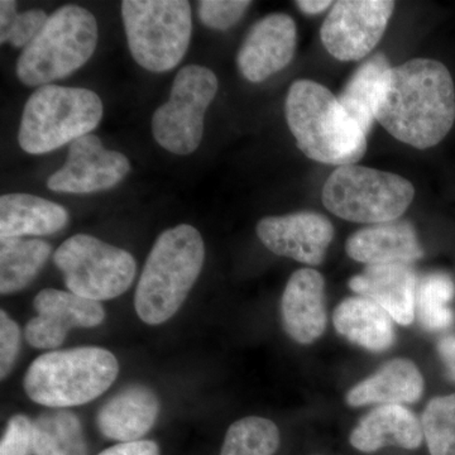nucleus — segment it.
I'll list each match as a JSON object with an SVG mask.
<instances>
[{"instance_id": "f257e3e1", "label": "nucleus", "mask_w": 455, "mask_h": 455, "mask_svg": "<svg viewBox=\"0 0 455 455\" xmlns=\"http://www.w3.org/2000/svg\"><path fill=\"white\" fill-rule=\"evenodd\" d=\"M374 119L394 139L419 149L439 145L455 121V88L447 66L412 59L391 68L374 92Z\"/></svg>"}, {"instance_id": "f03ea898", "label": "nucleus", "mask_w": 455, "mask_h": 455, "mask_svg": "<svg viewBox=\"0 0 455 455\" xmlns=\"http://www.w3.org/2000/svg\"><path fill=\"white\" fill-rule=\"evenodd\" d=\"M284 112L299 148L310 160L340 167L357 164L367 152L366 134L322 84L293 83Z\"/></svg>"}, {"instance_id": "7ed1b4c3", "label": "nucleus", "mask_w": 455, "mask_h": 455, "mask_svg": "<svg viewBox=\"0 0 455 455\" xmlns=\"http://www.w3.org/2000/svg\"><path fill=\"white\" fill-rule=\"evenodd\" d=\"M205 259V244L196 228L164 230L147 257L134 295L140 320L163 324L178 313L196 284Z\"/></svg>"}, {"instance_id": "20e7f679", "label": "nucleus", "mask_w": 455, "mask_h": 455, "mask_svg": "<svg viewBox=\"0 0 455 455\" xmlns=\"http://www.w3.org/2000/svg\"><path fill=\"white\" fill-rule=\"evenodd\" d=\"M119 364L112 352L99 347L53 350L36 358L25 374L26 394L52 409L79 406L113 385Z\"/></svg>"}, {"instance_id": "39448f33", "label": "nucleus", "mask_w": 455, "mask_h": 455, "mask_svg": "<svg viewBox=\"0 0 455 455\" xmlns=\"http://www.w3.org/2000/svg\"><path fill=\"white\" fill-rule=\"evenodd\" d=\"M103 103L89 89L44 85L27 100L18 142L31 155L49 154L94 131Z\"/></svg>"}, {"instance_id": "423d86ee", "label": "nucleus", "mask_w": 455, "mask_h": 455, "mask_svg": "<svg viewBox=\"0 0 455 455\" xmlns=\"http://www.w3.org/2000/svg\"><path fill=\"white\" fill-rule=\"evenodd\" d=\"M97 44L98 23L88 9L59 8L18 59V79L40 88L64 79L89 61Z\"/></svg>"}, {"instance_id": "0eeeda50", "label": "nucleus", "mask_w": 455, "mask_h": 455, "mask_svg": "<svg viewBox=\"0 0 455 455\" xmlns=\"http://www.w3.org/2000/svg\"><path fill=\"white\" fill-rule=\"evenodd\" d=\"M414 196V185L403 176L357 164L335 169L322 191L335 217L373 226L403 217Z\"/></svg>"}, {"instance_id": "6e6552de", "label": "nucleus", "mask_w": 455, "mask_h": 455, "mask_svg": "<svg viewBox=\"0 0 455 455\" xmlns=\"http://www.w3.org/2000/svg\"><path fill=\"white\" fill-rule=\"evenodd\" d=\"M122 17L132 56L143 68L164 73L184 59L193 32L190 3L124 0Z\"/></svg>"}, {"instance_id": "1a4fd4ad", "label": "nucleus", "mask_w": 455, "mask_h": 455, "mask_svg": "<svg viewBox=\"0 0 455 455\" xmlns=\"http://www.w3.org/2000/svg\"><path fill=\"white\" fill-rule=\"evenodd\" d=\"M53 263L64 275L66 287L89 300L118 298L136 277V260L130 252L88 235L66 239L53 254Z\"/></svg>"}, {"instance_id": "9d476101", "label": "nucleus", "mask_w": 455, "mask_h": 455, "mask_svg": "<svg viewBox=\"0 0 455 455\" xmlns=\"http://www.w3.org/2000/svg\"><path fill=\"white\" fill-rule=\"evenodd\" d=\"M217 75L204 66L182 68L173 80L170 99L152 118L156 142L171 154H193L204 134L206 110L217 95Z\"/></svg>"}, {"instance_id": "9b49d317", "label": "nucleus", "mask_w": 455, "mask_h": 455, "mask_svg": "<svg viewBox=\"0 0 455 455\" xmlns=\"http://www.w3.org/2000/svg\"><path fill=\"white\" fill-rule=\"evenodd\" d=\"M395 5L390 0L335 2L320 29L325 50L339 61L370 55L381 41Z\"/></svg>"}, {"instance_id": "f8f14e48", "label": "nucleus", "mask_w": 455, "mask_h": 455, "mask_svg": "<svg viewBox=\"0 0 455 455\" xmlns=\"http://www.w3.org/2000/svg\"><path fill=\"white\" fill-rule=\"evenodd\" d=\"M130 171L127 156L104 148L97 136L86 134L70 143L64 167L50 176L47 188L56 193H98L116 187Z\"/></svg>"}, {"instance_id": "ddd939ff", "label": "nucleus", "mask_w": 455, "mask_h": 455, "mask_svg": "<svg viewBox=\"0 0 455 455\" xmlns=\"http://www.w3.org/2000/svg\"><path fill=\"white\" fill-rule=\"evenodd\" d=\"M33 307L37 316L27 323L26 340L37 349H56L73 328H95L106 319L100 302L89 300L71 291L42 290Z\"/></svg>"}, {"instance_id": "4468645a", "label": "nucleus", "mask_w": 455, "mask_h": 455, "mask_svg": "<svg viewBox=\"0 0 455 455\" xmlns=\"http://www.w3.org/2000/svg\"><path fill=\"white\" fill-rule=\"evenodd\" d=\"M256 232L272 253L309 266L324 262L334 238L331 221L315 212L263 218L257 224Z\"/></svg>"}, {"instance_id": "2eb2a0df", "label": "nucleus", "mask_w": 455, "mask_h": 455, "mask_svg": "<svg viewBox=\"0 0 455 455\" xmlns=\"http://www.w3.org/2000/svg\"><path fill=\"white\" fill-rule=\"evenodd\" d=\"M296 44L295 20L289 14H268L248 32L236 55V65L248 82H265L292 61Z\"/></svg>"}, {"instance_id": "dca6fc26", "label": "nucleus", "mask_w": 455, "mask_h": 455, "mask_svg": "<svg viewBox=\"0 0 455 455\" xmlns=\"http://www.w3.org/2000/svg\"><path fill=\"white\" fill-rule=\"evenodd\" d=\"M286 333L300 344H311L324 334L328 324L325 280L313 268H301L287 281L281 300Z\"/></svg>"}, {"instance_id": "f3484780", "label": "nucleus", "mask_w": 455, "mask_h": 455, "mask_svg": "<svg viewBox=\"0 0 455 455\" xmlns=\"http://www.w3.org/2000/svg\"><path fill=\"white\" fill-rule=\"evenodd\" d=\"M418 281L411 265L386 263L368 266L350 278L349 287L362 298L381 305L397 324L410 325L415 319Z\"/></svg>"}, {"instance_id": "a211bd4d", "label": "nucleus", "mask_w": 455, "mask_h": 455, "mask_svg": "<svg viewBox=\"0 0 455 455\" xmlns=\"http://www.w3.org/2000/svg\"><path fill=\"white\" fill-rule=\"evenodd\" d=\"M160 414V401L146 386L122 388L101 406L97 416L100 433L116 442H136L154 427Z\"/></svg>"}, {"instance_id": "6ab92c4d", "label": "nucleus", "mask_w": 455, "mask_h": 455, "mask_svg": "<svg viewBox=\"0 0 455 455\" xmlns=\"http://www.w3.org/2000/svg\"><path fill=\"white\" fill-rule=\"evenodd\" d=\"M347 254L367 266L407 263L423 257L414 226L407 220L374 224L353 233L346 243Z\"/></svg>"}, {"instance_id": "aec40b11", "label": "nucleus", "mask_w": 455, "mask_h": 455, "mask_svg": "<svg viewBox=\"0 0 455 455\" xmlns=\"http://www.w3.org/2000/svg\"><path fill=\"white\" fill-rule=\"evenodd\" d=\"M424 440L421 421L403 405L376 407L359 420L350 433L353 448L363 453H374L386 447L412 451Z\"/></svg>"}, {"instance_id": "412c9836", "label": "nucleus", "mask_w": 455, "mask_h": 455, "mask_svg": "<svg viewBox=\"0 0 455 455\" xmlns=\"http://www.w3.org/2000/svg\"><path fill=\"white\" fill-rule=\"evenodd\" d=\"M423 392V374L414 362L397 358L350 388L347 403L352 407L405 405L420 400Z\"/></svg>"}, {"instance_id": "4be33fe9", "label": "nucleus", "mask_w": 455, "mask_h": 455, "mask_svg": "<svg viewBox=\"0 0 455 455\" xmlns=\"http://www.w3.org/2000/svg\"><path fill=\"white\" fill-rule=\"evenodd\" d=\"M395 320L381 305L367 298H348L335 307V331L370 352H385L396 340Z\"/></svg>"}, {"instance_id": "5701e85b", "label": "nucleus", "mask_w": 455, "mask_h": 455, "mask_svg": "<svg viewBox=\"0 0 455 455\" xmlns=\"http://www.w3.org/2000/svg\"><path fill=\"white\" fill-rule=\"evenodd\" d=\"M64 206L29 194L0 197V239L26 235H51L68 224Z\"/></svg>"}, {"instance_id": "b1692460", "label": "nucleus", "mask_w": 455, "mask_h": 455, "mask_svg": "<svg viewBox=\"0 0 455 455\" xmlns=\"http://www.w3.org/2000/svg\"><path fill=\"white\" fill-rule=\"evenodd\" d=\"M51 254L41 239H0V292L9 295L25 289L40 274Z\"/></svg>"}, {"instance_id": "393cba45", "label": "nucleus", "mask_w": 455, "mask_h": 455, "mask_svg": "<svg viewBox=\"0 0 455 455\" xmlns=\"http://www.w3.org/2000/svg\"><path fill=\"white\" fill-rule=\"evenodd\" d=\"M33 455H88L79 418L68 410H52L33 421Z\"/></svg>"}, {"instance_id": "a878e982", "label": "nucleus", "mask_w": 455, "mask_h": 455, "mask_svg": "<svg viewBox=\"0 0 455 455\" xmlns=\"http://www.w3.org/2000/svg\"><path fill=\"white\" fill-rule=\"evenodd\" d=\"M390 68V62L386 56L377 53L355 70L338 97L341 106L357 122L366 136L376 121L373 113L374 92L383 75Z\"/></svg>"}, {"instance_id": "bb28decb", "label": "nucleus", "mask_w": 455, "mask_h": 455, "mask_svg": "<svg viewBox=\"0 0 455 455\" xmlns=\"http://www.w3.org/2000/svg\"><path fill=\"white\" fill-rule=\"evenodd\" d=\"M455 296L453 278L443 272L425 275L418 281L415 296V316L425 331H442L454 323L451 302Z\"/></svg>"}, {"instance_id": "cd10ccee", "label": "nucleus", "mask_w": 455, "mask_h": 455, "mask_svg": "<svg viewBox=\"0 0 455 455\" xmlns=\"http://www.w3.org/2000/svg\"><path fill=\"white\" fill-rule=\"evenodd\" d=\"M280 440V430L274 421L250 416L230 425L220 455H275Z\"/></svg>"}, {"instance_id": "c85d7f7f", "label": "nucleus", "mask_w": 455, "mask_h": 455, "mask_svg": "<svg viewBox=\"0 0 455 455\" xmlns=\"http://www.w3.org/2000/svg\"><path fill=\"white\" fill-rule=\"evenodd\" d=\"M421 427L430 455H455V394L429 401Z\"/></svg>"}, {"instance_id": "c756f323", "label": "nucleus", "mask_w": 455, "mask_h": 455, "mask_svg": "<svg viewBox=\"0 0 455 455\" xmlns=\"http://www.w3.org/2000/svg\"><path fill=\"white\" fill-rule=\"evenodd\" d=\"M49 17L41 9H29L18 13L17 3L13 0L0 2V41L11 44L16 49L25 50L38 35Z\"/></svg>"}, {"instance_id": "7c9ffc66", "label": "nucleus", "mask_w": 455, "mask_h": 455, "mask_svg": "<svg viewBox=\"0 0 455 455\" xmlns=\"http://www.w3.org/2000/svg\"><path fill=\"white\" fill-rule=\"evenodd\" d=\"M251 4L248 0H202L197 3V12L204 26L226 31L242 20Z\"/></svg>"}, {"instance_id": "2f4dec72", "label": "nucleus", "mask_w": 455, "mask_h": 455, "mask_svg": "<svg viewBox=\"0 0 455 455\" xmlns=\"http://www.w3.org/2000/svg\"><path fill=\"white\" fill-rule=\"evenodd\" d=\"M0 455H33V421L28 416L17 414L9 419Z\"/></svg>"}, {"instance_id": "473e14b6", "label": "nucleus", "mask_w": 455, "mask_h": 455, "mask_svg": "<svg viewBox=\"0 0 455 455\" xmlns=\"http://www.w3.org/2000/svg\"><path fill=\"white\" fill-rule=\"evenodd\" d=\"M20 344V331L17 323L0 311V376L5 379L16 363Z\"/></svg>"}, {"instance_id": "72a5a7b5", "label": "nucleus", "mask_w": 455, "mask_h": 455, "mask_svg": "<svg viewBox=\"0 0 455 455\" xmlns=\"http://www.w3.org/2000/svg\"><path fill=\"white\" fill-rule=\"evenodd\" d=\"M98 455H161L160 448L152 440L119 443L100 451Z\"/></svg>"}, {"instance_id": "f704fd0d", "label": "nucleus", "mask_w": 455, "mask_h": 455, "mask_svg": "<svg viewBox=\"0 0 455 455\" xmlns=\"http://www.w3.org/2000/svg\"><path fill=\"white\" fill-rule=\"evenodd\" d=\"M438 353L449 379L455 382V335H448L439 340Z\"/></svg>"}, {"instance_id": "c9c22d12", "label": "nucleus", "mask_w": 455, "mask_h": 455, "mask_svg": "<svg viewBox=\"0 0 455 455\" xmlns=\"http://www.w3.org/2000/svg\"><path fill=\"white\" fill-rule=\"evenodd\" d=\"M295 4L307 16H315V14L323 13L326 9L333 7L334 3L329 2V0H324V2L323 0H300Z\"/></svg>"}]
</instances>
